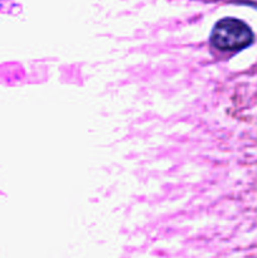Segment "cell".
Returning a JSON list of instances; mask_svg holds the SVG:
<instances>
[{
    "mask_svg": "<svg viewBox=\"0 0 257 258\" xmlns=\"http://www.w3.org/2000/svg\"><path fill=\"white\" fill-rule=\"evenodd\" d=\"M253 38V32L243 20L227 17L216 23L209 42L222 52H238L251 45Z\"/></svg>",
    "mask_w": 257,
    "mask_h": 258,
    "instance_id": "1",
    "label": "cell"
}]
</instances>
